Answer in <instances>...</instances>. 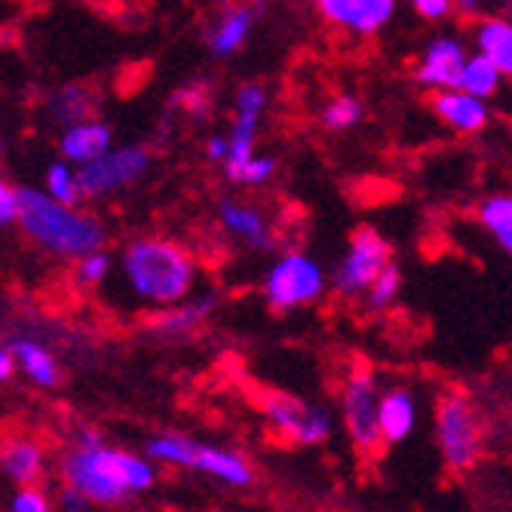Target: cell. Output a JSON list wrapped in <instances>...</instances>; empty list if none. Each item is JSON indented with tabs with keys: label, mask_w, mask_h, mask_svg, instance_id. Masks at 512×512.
Listing matches in <instances>:
<instances>
[{
	"label": "cell",
	"mask_w": 512,
	"mask_h": 512,
	"mask_svg": "<svg viewBox=\"0 0 512 512\" xmlns=\"http://www.w3.org/2000/svg\"><path fill=\"white\" fill-rule=\"evenodd\" d=\"M157 463L142 451H126L105 442V436L92 427H77L71 445L59 454L62 485L77 488L96 506L120 509L129 500L151 494L157 485Z\"/></svg>",
	"instance_id": "6da1fadb"
},
{
	"label": "cell",
	"mask_w": 512,
	"mask_h": 512,
	"mask_svg": "<svg viewBox=\"0 0 512 512\" xmlns=\"http://www.w3.org/2000/svg\"><path fill=\"white\" fill-rule=\"evenodd\" d=\"M120 279L132 301L166 310L197 295V255L172 237H135L120 252Z\"/></svg>",
	"instance_id": "7a4b0ae2"
},
{
	"label": "cell",
	"mask_w": 512,
	"mask_h": 512,
	"mask_svg": "<svg viewBox=\"0 0 512 512\" xmlns=\"http://www.w3.org/2000/svg\"><path fill=\"white\" fill-rule=\"evenodd\" d=\"M16 224L34 249L62 261H77L89 252L105 249L108 240V230L96 215L83 212L80 206L59 203L43 188H31V184H19Z\"/></svg>",
	"instance_id": "3957f363"
},
{
	"label": "cell",
	"mask_w": 512,
	"mask_h": 512,
	"mask_svg": "<svg viewBox=\"0 0 512 512\" xmlns=\"http://www.w3.org/2000/svg\"><path fill=\"white\" fill-rule=\"evenodd\" d=\"M381 378L375 368L356 362L338 390V411H341V427L353 445V451L365 460L378 457L387 445L381 436Z\"/></svg>",
	"instance_id": "277c9868"
},
{
	"label": "cell",
	"mask_w": 512,
	"mask_h": 512,
	"mask_svg": "<svg viewBox=\"0 0 512 512\" xmlns=\"http://www.w3.org/2000/svg\"><path fill=\"white\" fill-rule=\"evenodd\" d=\"M436 445L451 473H470L485 451V424L476 402L460 393H442L433 414Z\"/></svg>",
	"instance_id": "5b68a950"
},
{
	"label": "cell",
	"mask_w": 512,
	"mask_h": 512,
	"mask_svg": "<svg viewBox=\"0 0 512 512\" xmlns=\"http://www.w3.org/2000/svg\"><path fill=\"white\" fill-rule=\"evenodd\" d=\"M332 286V273L325 264L301 249L283 252L261 279V295L273 313H292L313 307Z\"/></svg>",
	"instance_id": "8992f818"
},
{
	"label": "cell",
	"mask_w": 512,
	"mask_h": 512,
	"mask_svg": "<svg viewBox=\"0 0 512 512\" xmlns=\"http://www.w3.org/2000/svg\"><path fill=\"white\" fill-rule=\"evenodd\" d=\"M258 405H261L264 424L289 445L313 448L335 436V414L319 402H307L283 390H267L261 393Z\"/></svg>",
	"instance_id": "52a82bcc"
},
{
	"label": "cell",
	"mask_w": 512,
	"mask_h": 512,
	"mask_svg": "<svg viewBox=\"0 0 512 512\" xmlns=\"http://www.w3.org/2000/svg\"><path fill=\"white\" fill-rule=\"evenodd\" d=\"M154 166V154L145 145H114L108 154L77 169L83 200H108L129 191Z\"/></svg>",
	"instance_id": "ba28073f"
},
{
	"label": "cell",
	"mask_w": 512,
	"mask_h": 512,
	"mask_svg": "<svg viewBox=\"0 0 512 512\" xmlns=\"http://www.w3.org/2000/svg\"><path fill=\"white\" fill-rule=\"evenodd\" d=\"M390 264H393V249L387 237H381L375 227H356L338 267L332 270V289L341 298H359Z\"/></svg>",
	"instance_id": "9c48e42d"
},
{
	"label": "cell",
	"mask_w": 512,
	"mask_h": 512,
	"mask_svg": "<svg viewBox=\"0 0 512 512\" xmlns=\"http://www.w3.org/2000/svg\"><path fill=\"white\" fill-rule=\"evenodd\" d=\"M467 59L470 50L457 34H436L433 40H427L421 59L414 65V83L430 92L457 89Z\"/></svg>",
	"instance_id": "30bf717a"
},
{
	"label": "cell",
	"mask_w": 512,
	"mask_h": 512,
	"mask_svg": "<svg viewBox=\"0 0 512 512\" xmlns=\"http://www.w3.org/2000/svg\"><path fill=\"white\" fill-rule=\"evenodd\" d=\"M4 344L13 350L19 375L37 387V390H56L65 381V368L62 359L56 356V350L50 347V341L34 335V332H10L4 338Z\"/></svg>",
	"instance_id": "8fae6325"
},
{
	"label": "cell",
	"mask_w": 512,
	"mask_h": 512,
	"mask_svg": "<svg viewBox=\"0 0 512 512\" xmlns=\"http://www.w3.org/2000/svg\"><path fill=\"white\" fill-rule=\"evenodd\" d=\"M215 221L224 234L252 252H267L273 246V224L267 212L255 203L237 200V197H221L215 203Z\"/></svg>",
	"instance_id": "7c38bea8"
},
{
	"label": "cell",
	"mask_w": 512,
	"mask_h": 512,
	"mask_svg": "<svg viewBox=\"0 0 512 512\" xmlns=\"http://www.w3.org/2000/svg\"><path fill=\"white\" fill-rule=\"evenodd\" d=\"M191 473H200V476H206V479H212L218 485L237 488V491H246V488L255 485L252 460L243 451H234V448H227V445H206V442H200Z\"/></svg>",
	"instance_id": "4fadbf2b"
},
{
	"label": "cell",
	"mask_w": 512,
	"mask_h": 512,
	"mask_svg": "<svg viewBox=\"0 0 512 512\" xmlns=\"http://www.w3.org/2000/svg\"><path fill=\"white\" fill-rule=\"evenodd\" d=\"M430 108H433L436 120H439L445 129L457 132V135H476V132H482V129L491 123L488 102L470 96V92H463V89H442V92H433Z\"/></svg>",
	"instance_id": "5bb4252c"
},
{
	"label": "cell",
	"mask_w": 512,
	"mask_h": 512,
	"mask_svg": "<svg viewBox=\"0 0 512 512\" xmlns=\"http://www.w3.org/2000/svg\"><path fill=\"white\" fill-rule=\"evenodd\" d=\"M0 470L13 488L43 485L46 473H50V454L31 436H10L0 451Z\"/></svg>",
	"instance_id": "9a60e30c"
},
{
	"label": "cell",
	"mask_w": 512,
	"mask_h": 512,
	"mask_svg": "<svg viewBox=\"0 0 512 512\" xmlns=\"http://www.w3.org/2000/svg\"><path fill=\"white\" fill-rule=\"evenodd\" d=\"M99 108H102L99 89L83 83V80H71V83L56 86L50 96H46V102H43L46 117H50L62 129L77 126V123H86V120H96L99 117Z\"/></svg>",
	"instance_id": "2e32d148"
},
{
	"label": "cell",
	"mask_w": 512,
	"mask_h": 512,
	"mask_svg": "<svg viewBox=\"0 0 512 512\" xmlns=\"http://www.w3.org/2000/svg\"><path fill=\"white\" fill-rule=\"evenodd\" d=\"M255 22H258V7L237 4V7L221 10L209 22V28H206V46H209V53L215 59L237 56L243 46L249 43V37L255 31Z\"/></svg>",
	"instance_id": "e0dca14e"
},
{
	"label": "cell",
	"mask_w": 512,
	"mask_h": 512,
	"mask_svg": "<svg viewBox=\"0 0 512 512\" xmlns=\"http://www.w3.org/2000/svg\"><path fill=\"white\" fill-rule=\"evenodd\" d=\"M111 148H114V129L102 117L68 126L59 132V157L77 169L92 163V160H99Z\"/></svg>",
	"instance_id": "ac0fdd59"
},
{
	"label": "cell",
	"mask_w": 512,
	"mask_h": 512,
	"mask_svg": "<svg viewBox=\"0 0 512 512\" xmlns=\"http://www.w3.org/2000/svg\"><path fill=\"white\" fill-rule=\"evenodd\" d=\"M215 310H218V295L215 292H197L191 298H184V301L160 310L154 319V332L163 338H188L197 329H203V325L215 316Z\"/></svg>",
	"instance_id": "d6986e66"
},
{
	"label": "cell",
	"mask_w": 512,
	"mask_h": 512,
	"mask_svg": "<svg viewBox=\"0 0 512 512\" xmlns=\"http://www.w3.org/2000/svg\"><path fill=\"white\" fill-rule=\"evenodd\" d=\"M417 417H421V405H417V393L405 384L384 387L381 396V436L384 445H402L414 430Z\"/></svg>",
	"instance_id": "ffe728a7"
},
{
	"label": "cell",
	"mask_w": 512,
	"mask_h": 512,
	"mask_svg": "<svg viewBox=\"0 0 512 512\" xmlns=\"http://www.w3.org/2000/svg\"><path fill=\"white\" fill-rule=\"evenodd\" d=\"M473 50L491 59L503 77H512V19L482 16L473 22Z\"/></svg>",
	"instance_id": "44dd1931"
},
{
	"label": "cell",
	"mask_w": 512,
	"mask_h": 512,
	"mask_svg": "<svg viewBox=\"0 0 512 512\" xmlns=\"http://www.w3.org/2000/svg\"><path fill=\"white\" fill-rule=\"evenodd\" d=\"M197 448H200V439H194L188 433H178V430L154 433L145 442V454L157 463V467H175V470H191Z\"/></svg>",
	"instance_id": "7402d4cb"
},
{
	"label": "cell",
	"mask_w": 512,
	"mask_h": 512,
	"mask_svg": "<svg viewBox=\"0 0 512 512\" xmlns=\"http://www.w3.org/2000/svg\"><path fill=\"white\" fill-rule=\"evenodd\" d=\"M479 224L491 234V240L512 258V194H491L476 209Z\"/></svg>",
	"instance_id": "603a6c76"
},
{
	"label": "cell",
	"mask_w": 512,
	"mask_h": 512,
	"mask_svg": "<svg viewBox=\"0 0 512 512\" xmlns=\"http://www.w3.org/2000/svg\"><path fill=\"white\" fill-rule=\"evenodd\" d=\"M500 86H503V71L491 59H485L482 53H470L467 65H463L457 89H463V92H470V96L488 102V99L497 96Z\"/></svg>",
	"instance_id": "cb8c5ba5"
},
{
	"label": "cell",
	"mask_w": 512,
	"mask_h": 512,
	"mask_svg": "<svg viewBox=\"0 0 512 512\" xmlns=\"http://www.w3.org/2000/svg\"><path fill=\"white\" fill-rule=\"evenodd\" d=\"M399 10V0H353V16H350V34L371 37L384 31Z\"/></svg>",
	"instance_id": "d4e9b609"
},
{
	"label": "cell",
	"mask_w": 512,
	"mask_h": 512,
	"mask_svg": "<svg viewBox=\"0 0 512 512\" xmlns=\"http://www.w3.org/2000/svg\"><path fill=\"white\" fill-rule=\"evenodd\" d=\"M43 191L50 194L53 200H59V203L80 206L83 203V191H80L77 166H71L68 160H56L50 169L43 172Z\"/></svg>",
	"instance_id": "484cf974"
},
{
	"label": "cell",
	"mask_w": 512,
	"mask_h": 512,
	"mask_svg": "<svg viewBox=\"0 0 512 512\" xmlns=\"http://www.w3.org/2000/svg\"><path fill=\"white\" fill-rule=\"evenodd\" d=\"M362 114H365V105L350 96V92H341V96L329 99V105L322 108L319 120L329 132H350L353 126L362 123Z\"/></svg>",
	"instance_id": "4316f807"
},
{
	"label": "cell",
	"mask_w": 512,
	"mask_h": 512,
	"mask_svg": "<svg viewBox=\"0 0 512 512\" xmlns=\"http://www.w3.org/2000/svg\"><path fill=\"white\" fill-rule=\"evenodd\" d=\"M402 270L396 267V264H390L375 283H371V289L362 295V304H365V310L368 313H387L393 304H396V298L402 295Z\"/></svg>",
	"instance_id": "83f0119b"
},
{
	"label": "cell",
	"mask_w": 512,
	"mask_h": 512,
	"mask_svg": "<svg viewBox=\"0 0 512 512\" xmlns=\"http://www.w3.org/2000/svg\"><path fill=\"white\" fill-rule=\"evenodd\" d=\"M111 273H114V258H111V252H108V249H96V252H89V255L77 258V264H74V283H77L80 289L92 292V289L105 286L108 279H111Z\"/></svg>",
	"instance_id": "f1b7e54d"
},
{
	"label": "cell",
	"mask_w": 512,
	"mask_h": 512,
	"mask_svg": "<svg viewBox=\"0 0 512 512\" xmlns=\"http://www.w3.org/2000/svg\"><path fill=\"white\" fill-rule=\"evenodd\" d=\"M276 157L273 154H255L249 157L246 163L234 166V169H227L224 178L227 181H234V184H243V188H264L267 181H273L276 175Z\"/></svg>",
	"instance_id": "f546056e"
},
{
	"label": "cell",
	"mask_w": 512,
	"mask_h": 512,
	"mask_svg": "<svg viewBox=\"0 0 512 512\" xmlns=\"http://www.w3.org/2000/svg\"><path fill=\"white\" fill-rule=\"evenodd\" d=\"M10 512H59V503L46 485H22L10 494Z\"/></svg>",
	"instance_id": "4dcf8cb0"
},
{
	"label": "cell",
	"mask_w": 512,
	"mask_h": 512,
	"mask_svg": "<svg viewBox=\"0 0 512 512\" xmlns=\"http://www.w3.org/2000/svg\"><path fill=\"white\" fill-rule=\"evenodd\" d=\"M172 105L181 108L184 114H191V117H206L212 108V92L203 83H188L172 96Z\"/></svg>",
	"instance_id": "1f68e13d"
},
{
	"label": "cell",
	"mask_w": 512,
	"mask_h": 512,
	"mask_svg": "<svg viewBox=\"0 0 512 512\" xmlns=\"http://www.w3.org/2000/svg\"><path fill=\"white\" fill-rule=\"evenodd\" d=\"M408 7L427 22H445L451 13H457V0H408Z\"/></svg>",
	"instance_id": "d6a6232c"
},
{
	"label": "cell",
	"mask_w": 512,
	"mask_h": 512,
	"mask_svg": "<svg viewBox=\"0 0 512 512\" xmlns=\"http://www.w3.org/2000/svg\"><path fill=\"white\" fill-rule=\"evenodd\" d=\"M19 221V184L0 181V224L13 227Z\"/></svg>",
	"instance_id": "836d02e7"
},
{
	"label": "cell",
	"mask_w": 512,
	"mask_h": 512,
	"mask_svg": "<svg viewBox=\"0 0 512 512\" xmlns=\"http://www.w3.org/2000/svg\"><path fill=\"white\" fill-rule=\"evenodd\" d=\"M56 503H59V512H92V506H96L71 485H62V491L56 494Z\"/></svg>",
	"instance_id": "e575fe53"
},
{
	"label": "cell",
	"mask_w": 512,
	"mask_h": 512,
	"mask_svg": "<svg viewBox=\"0 0 512 512\" xmlns=\"http://www.w3.org/2000/svg\"><path fill=\"white\" fill-rule=\"evenodd\" d=\"M227 157H230V138H227V132H212L206 138V160L224 166Z\"/></svg>",
	"instance_id": "d590c367"
},
{
	"label": "cell",
	"mask_w": 512,
	"mask_h": 512,
	"mask_svg": "<svg viewBox=\"0 0 512 512\" xmlns=\"http://www.w3.org/2000/svg\"><path fill=\"white\" fill-rule=\"evenodd\" d=\"M19 375V365H16V356L7 344H0V381L10 384L13 378Z\"/></svg>",
	"instance_id": "8d00e7d4"
},
{
	"label": "cell",
	"mask_w": 512,
	"mask_h": 512,
	"mask_svg": "<svg viewBox=\"0 0 512 512\" xmlns=\"http://www.w3.org/2000/svg\"><path fill=\"white\" fill-rule=\"evenodd\" d=\"M485 4L488 0H457V13L463 16V19H482L485 16Z\"/></svg>",
	"instance_id": "74e56055"
},
{
	"label": "cell",
	"mask_w": 512,
	"mask_h": 512,
	"mask_svg": "<svg viewBox=\"0 0 512 512\" xmlns=\"http://www.w3.org/2000/svg\"><path fill=\"white\" fill-rule=\"evenodd\" d=\"M509 19H512V7H509Z\"/></svg>",
	"instance_id": "f35d334b"
},
{
	"label": "cell",
	"mask_w": 512,
	"mask_h": 512,
	"mask_svg": "<svg viewBox=\"0 0 512 512\" xmlns=\"http://www.w3.org/2000/svg\"><path fill=\"white\" fill-rule=\"evenodd\" d=\"M488 4H491V0H488Z\"/></svg>",
	"instance_id": "ab89813d"
}]
</instances>
